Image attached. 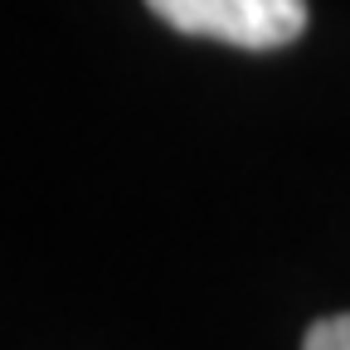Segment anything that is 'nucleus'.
<instances>
[{
	"mask_svg": "<svg viewBox=\"0 0 350 350\" xmlns=\"http://www.w3.org/2000/svg\"><path fill=\"white\" fill-rule=\"evenodd\" d=\"M170 29L234 49H282L306 29V0H146Z\"/></svg>",
	"mask_w": 350,
	"mask_h": 350,
	"instance_id": "nucleus-1",
	"label": "nucleus"
},
{
	"mask_svg": "<svg viewBox=\"0 0 350 350\" xmlns=\"http://www.w3.org/2000/svg\"><path fill=\"white\" fill-rule=\"evenodd\" d=\"M301 350H350V312L312 321L301 336Z\"/></svg>",
	"mask_w": 350,
	"mask_h": 350,
	"instance_id": "nucleus-2",
	"label": "nucleus"
}]
</instances>
